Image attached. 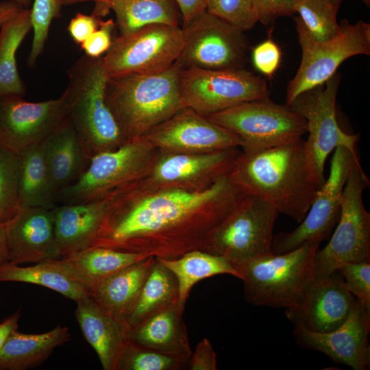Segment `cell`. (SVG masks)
<instances>
[{
	"label": "cell",
	"instance_id": "obj_1",
	"mask_svg": "<svg viewBox=\"0 0 370 370\" xmlns=\"http://www.w3.org/2000/svg\"><path fill=\"white\" fill-rule=\"evenodd\" d=\"M134 182L119 189L90 246L162 258L205 251L247 195L229 174L199 189L169 186L146 197Z\"/></svg>",
	"mask_w": 370,
	"mask_h": 370
},
{
	"label": "cell",
	"instance_id": "obj_2",
	"mask_svg": "<svg viewBox=\"0 0 370 370\" xmlns=\"http://www.w3.org/2000/svg\"><path fill=\"white\" fill-rule=\"evenodd\" d=\"M229 175L247 194L262 199L298 223L321 188L310 171L302 138L243 152Z\"/></svg>",
	"mask_w": 370,
	"mask_h": 370
},
{
	"label": "cell",
	"instance_id": "obj_3",
	"mask_svg": "<svg viewBox=\"0 0 370 370\" xmlns=\"http://www.w3.org/2000/svg\"><path fill=\"white\" fill-rule=\"evenodd\" d=\"M180 68L108 79L106 99L126 140L144 137L184 108Z\"/></svg>",
	"mask_w": 370,
	"mask_h": 370
},
{
	"label": "cell",
	"instance_id": "obj_4",
	"mask_svg": "<svg viewBox=\"0 0 370 370\" xmlns=\"http://www.w3.org/2000/svg\"><path fill=\"white\" fill-rule=\"evenodd\" d=\"M62 93L68 116L88 155L117 148L126 141L106 99L108 79L101 57L82 56L68 71Z\"/></svg>",
	"mask_w": 370,
	"mask_h": 370
},
{
	"label": "cell",
	"instance_id": "obj_5",
	"mask_svg": "<svg viewBox=\"0 0 370 370\" xmlns=\"http://www.w3.org/2000/svg\"><path fill=\"white\" fill-rule=\"evenodd\" d=\"M319 244L308 243L284 254L273 253L236 266L249 304L274 308L296 306L313 279Z\"/></svg>",
	"mask_w": 370,
	"mask_h": 370
},
{
	"label": "cell",
	"instance_id": "obj_6",
	"mask_svg": "<svg viewBox=\"0 0 370 370\" xmlns=\"http://www.w3.org/2000/svg\"><path fill=\"white\" fill-rule=\"evenodd\" d=\"M369 181L358 158L349 172L341 198L340 216L328 243L314 257V276L329 275L345 262H370V213L362 193Z\"/></svg>",
	"mask_w": 370,
	"mask_h": 370
},
{
	"label": "cell",
	"instance_id": "obj_7",
	"mask_svg": "<svg viewBox=\"0 0 370 370\" xmlns=\"http://www.w3.org/2000/svg\"><path fill=\"white\" fill-rule=\"evenodd\" d=\"M301 60L286 88V103L291 106L300 94L320 86L332 77L347 59L370 54V24L359 21L351 24L345 19L340 32L325 41L315 40L298 16L294 18Z\"/></svg>",
	"mask_w": 370,
	"mask_h": 370
},
{
	"label": "cell",
	"instance_id": "obj_8",
	"mask_svg": "<svg viewBox=\"0 0 370 370\" xmlns=\"http://www.w3.org/2000/svg\"><path fill=\"white\" fill-rule=\"evenodd\" d=\"M206 116L238 136L243 152L290 143L301 139L308 132L301 115L269 98L243 102Z\"/></svg>",
	"mask_w": 370,
	"mask_h": 370
},
{
	"label": "cell",
	"instance_id": "obj_9",
	"mask_svg": "<svg viewBox=\"0 0 370 370\" xmlns=\"http://www.w3.org/2000/svg\"><path fill=\"white\" fill-rule=\"evenodd\" d=\"M182 45L179 26L149 25L115 38L101 56L103 69L108 79L158 73L174 64Z\"/></svg>",
	"mask_w": 370,
	"mask_h": 370
},
{
	"label": "cell",
	"instance_id": "obj_10",
	"mask_svg": "<svg viewBox=\"0 0 370 370\" xmlns=\"http://www.w3.org/2000/svg\"><path fill=\"white\" fill-rule=\"evenodd\" d=\"M153 147L141 137L95 154L80 176L58 195L56 205L96 199L138 181L152 158Z\"/></svg>",
	"mask_w": 370,
	"mask_h": 370
},
{
	"label": "cell",
	"instance_id": "obj_11",
	"mask_svg": "<svg viewBox=\"0 0 370 370\" xmlns=\"http://www.w3.org/2000/svg\"><path fill=\"white\" fill-rule=\"evenodd\" d=\"M341 77L335 73L326 82L297 96L290 106L307 122L308 137L304 140L310 171L320 187L325 182L328 155L339 147L356 153L357 134L345 132L336 116V100Z\"/></svg>",
	"mask_w": 370,
	"mask_h": 370
},
{
	"label": "cell",
	"instance_id": "obj_12",
	"mask_svg": "<svg viewBox=\"0 0 370 370\" xmlns=\"http://www.w3.org/2000/svg\"><path fill=\"white\" fill-rule=\"evenodd\" d=\"M179 86L184 108L205 116L243 102L269 98L266 80L245 68L182 69Z\"/></svg>",
	"mask_w": 370,
	"mask_h": 370
},
{
	"label": "cell",
	"instance_id": "obj_13",
	"mask_svg": "<svg viewBox=\"0 0 370 370\" xmlns=\"http://www.w3.org/2000/svg\"><path fill=\"white\" fill-rule=\"evenodd\" d=\"M278 214L271 205L247 194L213 232L205 251L223 256L236 266L269 255L272 253Z\"/></svg>",
	"mask_w": 370,
	"mask_h": 370
},
{
	"label": "cell",
	"instance_id": "obj_14",
	"mask_svg": "<svg viewBox=\"0 0 370 370\" xmlns=\"http://www.w3.org/2000/svg\"><path fill=\"white\" fill-rule=\"evenodd\" d=\"M183 45L178 67L205 69L244 68L247 41L243 32L206 10L182 27Z\"/></svg>",
	"mask_w": 370,
	"mask_h": 370
},
{
	"label": "cell",
	"instance_id": "obj_15",
	"mask_svg": "<svg viewBox=\"0 0 370 370\" xmlns=\"http://www.w3.org/2000/svg\"><path fill=\"white\" fill-rule=\"evenodd\" d=\"M357 158V153L345 147L334 149L329 176L317 191L306 217L293 230L273 235V254H284L305 244H320L330 236L339 219L341 198L349 172Z\"/></svg>",
	"mask_w": 370,
	"mask_h": 370
},
{
	"label": "cell",
	"instance_id": "obj_16",
	"mask_svg": "<svg viewBox=\"0 0 370 370\" xmlns=\"http://www.w3.org/2000/svg\"><path fill=\"white\" fill-rule=\"evenodd\" d=\"M68 118L65 99L40 102L19 95L0 97V145L16 153L41 143Z\"/></svg>",
	"mask_w": 370,
	"mask_h": 370
},
{
	"label": "cell",
	"instance_id": "obj_17",
	"mask_svg": "<svg viewBox=\"0 0 370 370\" xmlns=\"http://www.w3.org/2000/svg\"><path fill=\"white\" fill-rule=\"evenodd\" d=\"M293 325V336L299 347L321 352L334 362L354 370L369 369L370 310L358 301H356L343 324L330 332H317L301 324Z\"/></svg>",
	"mask_w": 370,
	"mask_h": 370
},
{
	"label": "cell",
	"instance_id": "obj_18",
	"mask_svg": "<svg viewBox=\"0 0 370 370\" xmlns=\"http://www.w3.org/2000/svg\"><path fill=\"white\" fill-rule=\"evenodd\" d=\"M144 137L154 147L169 152L210 153L242 145L235 134L188 108H183Z\"/></svg>",
	"mask_w": 370,
	"mask_h": 370
},
{
	"label": "cell",
	"instance_id": "obj_19",
	"mask_svg": "<svg viewBox=\"0 0 370 370\" xmlns=\"http://www.w3.org/2000/svg\"><path fill=\"white\" fill-rule=\"evenodd\" d=\"M356 299L337 271L314 276L297 304L286 310L287 319L310 330L328 332L338 328L347 318Z\"/></svg>",
	"mask_w": 370,
	"mask_h": 370
},
{
	"label": "cell",
	"instance_id": "obj_20",
	"mask_svg": "<svg viewBox=\"0 0 370 370\" xmlns=\"http://www.w3.org/2000/svg\"><path fill=\"white\" fill-rule=\"evenodd\" d=\"M4 225L8 262L34 264L61 258L55 235L53 208H19Z\"/></svg>",
	"mask_w": 370,
	"mask_h": 370
},
{
	"label": "cell",
	"instance_id": "obj_21",
	"mask_svg": "<svg viewBox=\"0 0 370 370\" xmlns=\"http://www.w3.org/2000/svg\"><path fill=\"white\" fill-rule=\"evenodd\" d=\"M236 148L202 153L166 151L154 164L151 178L164 186L186 185L201 179L213 182L230 173L241 154Z\"/></svg>",
	"mask_w": 370,
	"mask_h": 370
},
{
	"label": "cell",
	"instance_id": "obj_22",
	"mask_svg": "<svg viewBox=\"0 0 370 370\" xmlns=\"http://www.w3.org/2000/svg\"><path fill=\"white\" fill-rule=\"evenodd\" d=\"M119 188L84 202L53 208L55 235L61 258L90 247Z\"/></svg>",
	"mask_w": 370,
	"mask_h": 370
},
{
	"label": "cell",
	"instance_id": "obj_23",
	"mask_svg": "<svg viewBox=\"0 0 370 370\" xmlns=\"http://www.w3.org/2000/svg\"><path fill=\"white\" fill-rule=\"evenodd\" d=\"M75 315L80 330L96 352L104 370H118L129 341L127 324L105 311L91 296L76 301Z\"/></svg>",
	"mask_w": 370,
	"mask_h": 370
},
{
	"label": "cell",
	"instance_id": "obj_24",
	"mask_svg": "<svg viewBox=\"0 0 370 370\" xmlns=\"http://www.w3.org/2000/svg\"><path fill=\"white\" fill-rule=\"evenodd\" d=\"M43 143L57 198L80 176L90 157L69 116Z\"/></svg>",
	"mask_w": 370,
	"mask_h": 370
},
{
	"label": "cell",
	"instance_id": "obj_25",
	"mask_svg": "<svg viewBox=\"0 0 370 370\" xmlns=\"http://www.w3.org/2000/svg\"><path fill=\"white\" fill-rule=\"evenodd\" d=\"M183 312L177 304L166 307L129 330V341L164 354L189 358L192 351Z\"/></svg>",
	"mask_w": 370,
	"mask_h": 370
},
{
	"label": "cell",
	"instance_id": "obj_26",
	"mask_svg": "<svg viewBox=\"0 0 370 370\" xmlns=\"http://www.w3.org/2000/svg\"><path fill=\"white\" fill-rule=\"evenodd\" d=\"M154 260L155 257L149 256L114 273L99 283L90 296L105 311L127 324Z\"/></svg>",
	"mask_w": 370,
	"mask_h": 370
},
{
	"label": "cell",
	"instance_id": "obj_27",
	"mask_svg": "<svg viewBox=\"0 0 370 370\" xmlns=\"http://www.w3.org/2000/svg\"><path fill=\"white\" fill-rule=\"evenodd\" d=\"M4 282L44 286L75 302L90 296L87 288L62 258L49 259L27 267L6 262L0 265V282Z\"/></svg>",
	"mask_w": 370,
	"mask_h": 370
},
{
	"label": "cell",
	"instance_id": "obj_28",
	"mask_svg": "<svg viewBox=\"0 0 370 370\" xmlns=\"http://www.w3.org/2000/svg\"><path fill=\"white\" fill-rule=\"evenodd\" d=\"M69 329L58 325L40 334L13 332L0 349V370H26L48 359L54 350L71 338Z\"/></svg>",
	"mask_w": 370,
	"mask_h": 370
},
{
	"label": "cell",
	"instance_id": "obj_29",
	"mask_svg": "<svg viewBox=\"0 0 370 370\" xmlns=\"http://www.w3.org/2000/svg\"><path fill=\"white\" fill-rule=\"evenodd\" d=\"M156 258L173 273L177 281L178 307L182 312L192 288L200 280L223 274L242 278L237 267L230 260L204 250H192L174 258Z\"/></svg>",
	"mask_w": 370,
	"mask_h": 370
},
{
	"label": "cell",
	"instance_id": "obj_30",
	"mask_svg": "<svg viewBox=\"0 0 370 370\" xmlns=\"http://www.w3.org/2000/svg\"><path fill=\"white\" fill-rule=\"evenodd\" d=\"M19 156L18 195L20 208L41 206L53 208L56 194L45 156L44 143L34 145Z\"/></svg>",
	"mask_w": 370,
	"mask_h": 370
},
{
	"label": "cell",
	"instance_id": "obj_31",
	"mask_svg": "<svg viewBox=\"0 0 370 370\" xmlns=\"http://www.w3.org/2000/svg\"><path fill=\"white\" fill-rule=\"evenodd\" d=\"M149 256L93 245L61 258L71 267L90 294L106 278Z\"/></svg>",
	"mask_w": 370,
	"mask_h": 370
},
{
	"label": "cell",
	"instance_id": "obj_32",
	"mask_svg": "<svg viewBox=\"0 0 370 370\" xmlns=\"http://www.w3.org/2000/svg\"><path fill=\"white\" fill-rule=\"evenodd\" d=\"M30 8H21L0 26V97L23 96L25 85L17 69L16 53L32 29Z\"/></svg>",
	"mask_w": 370,
	"mask_h": 370
},
{
	"label": "cell",
	"instance_id": "obj_33",
	"mask_svg": "<svg viewBox=\"0 0 370 370\" xmlns=\"http://www.w3.org/2000/svg\"><path fill=\"white\" fill-rule=\"evenodd\" d=\"M177 281L173 273L155 258L127 325L135 326L157 312L178 305Z\"/></svg>",
	"mask_w": 370,
	"mask_h": 370
},
{
	"label": "cell",
	"instance_id": "obj_34",
	"mask_svg": "<svg viewBox=\"0 0 370 370\" xmlns=\"http://www.w3.org/2000/svg\"><path fill=\"white\" fill-rule=\"evenodd\" d=\"M173 0H112L110 10L116 15L121 35L152 24L179 26V14Z\"/></svg>",
	"mask_w": 370,
	"mask_h": 370
},
{
	"label": "cell",
	"instance_id": "obj_35",
	"mask_svg": "<svg viewBox=\"0 0 370 370\" xmlns=\"http://www.w3.org/2000/svg\"><path fill=\"white\" fill-rule=\"evenodd\" d=\"M342 1L297 0L294 10L312 38L325 41L340 32L336 16Z\"/></svg>",
	"mask_w": 370,
	"mask_h": 370
},
{
	"label": "cell",
	"instance_id": "obj_36",
	"mask_svg": "<svg viewBox=\"0 0 370 370\" xmlns=\"http://www.w3.org/2000/svg\"><path fill=\"white\" fill-rule=\"evenodd\" d=\"M188 359L159 352L129 341L121 356L118 370L187 369Z\"/></svg>",
	"mask_w": 370,
	"mask_h": 370
},
{
	"label": "cell",
	"instance_id": "obj_37",
	"mask_svg": "<svg viewBox=\"0 0 370 370\" xmlns=\"http://www.w3.org/2000/svg\"><path fill=\"white\" fill-rule=\"evenodd\" d=\"M19 156L0 145V221L10 220L19 210Z\"/></svg>",
	"mask_w": 370,
	"mask_h": 370
},
{
	"label": "cell",
	"instance_id": "obj_38",
	"mask_svg": "<svg viewBox=\"0 0 370 370\" xmlns=\"http://www.w3.org/2000/svg\"><path fill=\"white\" fill-rule=\"evenodd\" d=\"M64 0H34L30 16L34 32L32 47L27 58L29 67L34 66L42 53L53 20L59 17Z\"/></svg>",
	"mask_w": 370,
	"mask_h": 370
},
{
	"label": "cell",
	"instance_id": "obj_39",
	"mask_svg": "<svg viewBox=\"0 0 370 370\" xmlns=\"http://www.w3.org/2000/svg\"><path fill=\"white\" fill-rule=\"evenodd\" d=\"M206 10L243 32L258 22L254 0H207Z\"/></svg>",
	"mask_w": 370,
	"mask_h": 370
},
{
	"label": "cell",
	"instance_id": "obj_40",
	"mask_svg": "<svg viewBox=\"0 0 370 370\" xmlns=\"http://www.w3.org/2000/svg\"><path fill=\"white\" fill-rule=\"evenodd\" d=\"M336 271L356 299L370 310V262H345Z\"/></svg>",
	"mask_w": 370,
	"mask_h": 370
},
{
	"label": "cell",
	"instance_id": "obj_41",
	"mask_svg": "<svg viewBox=\"0 0 370 370\" xmlns=\"http://www.w3.org/2000/svg\"><path fill=\"white\" fill-rule=\"evenodd\" d=\"M252 61L254 66L260 73L268 77L272 76L280 64V47L269 38L254 48Z\"/></svg>",
	"mask_w": 370,
	"mask_h": 370
},
{
	"label": "cell",
	"instance_id": "obj_42",
	"mask_svg": "<svg viewBox=\"0 0 370 370\" xmlns=\"http://www.w3.org/2000/svg\"><path fill=\"white\" fill-rule=\"evenodd\" d=\"M116 23L112 20L102 21L99 28L80 45L85 55L92 58L101 57L110 48L112 32Z\"/></svg>",
	"mask_w": 370,
	"mask_h": 370
},
{
	"label": "cell",
	"instance_id": "obj_43",
	"mask_svg": "<svg viewBox=\"0 0 370 370\" xmlns=\"http://www.w3.org/2000/svg\"><path fill=\"white\" fill-rule=\"evenodd\" d=\"M297 0H254L258 22L264 25L278 18L295 14Z\"/></svg>",
	"mask_w": 370,
	"mask_h": 370
},
{
	"label": "cell",
	"instance_id": "obj_44",
	"mask_svg": "<svg viewBox=\"0 0 370 370\" xmlns=\"http://www.w3.org/2000/svg\"><path fill=\"white\" fill-rule=\"evenodd\" d=\"M187 369H217V354L208 338H203L196 345L188 359Z\"/></svg>",
	"mask_w": 370,
	"mask_h": 370
},
{
	"label": "cell",
	"instance_id": "obj_45",
	"mask_svg": "<svg viewBox=\"0 0 370 370\" xmlns=\"http://www.w3.org/2000/svg\"><path fill=\"white\" fill-rule=\"evenodd\" d=\"M101 21L92 14L87 15L78 12L70 21L67 30L73 40L80 45L99 28Z\"/></svg>",
	"mask_w": 370,
	"mask_h": 370
},
{
	"label": "cell",
	"instance_id": "obj_46",
	"mask_svg": "<svg viewBox=\"0 0 370 370\" xmlns=\"http://www.w3.org/2000/svg\"><path fill=\"white\" fill-rule=\"evenodd\" d=\"M178 6L183 20V27L196 15L206 10L207 0H173Z\"/></svg>",
	"mask_w": 370,
	"mask_h": 370
},
{
	"label": "cell",
	"instance_id": "obj_47",
	"mask_svg": "<svg viewBox=\"0 0 370 370\" xmlns=\"http://www.w3.org/2000/svg\"><path fill=\"white\" fill-rule=\"evenodd\" d=\"M20 317V312L17 311L0 323V349L12 333L17 330Z\"/></svg>",
	"mask_w": 370,
	"mask_h": 370
},
{
	"label": "cell",
	"instance_id": "obj_48",
	"mask_svg": "<svg viewBox=\"0 0 370 370\" xmlns=\"http://www.w3.org/2000/svg\"><path fill=\"white\" fill-rule=\"evenodd\" d=\"M21 8H23L9 0L0 1V26Z\"/></svg>",
	"mask_w": 370,
	"mask_h": 370
},
{
	"label": "cell",
	"instance_id": "obj_49",
	"mask_svg": "<svg viewBox=\"0 0 370 370\" xmlns=\"http://www.w3.org/2000/svg\"><path fill=\"white\" fill-rule=\"evenodd\" d=\"M92 1L95 2V5L92 12V14L101 18L106 16L110 11L109 8V3L112 0H64V3H75Z\"/></svg>",
	"mask_w": 370,
	"mask_h": 370
},
{
	"label": "cell",
	"instance_id": "obj_50",
	"mask_svg": "<svg viewBox=\"0 0 370 370\" xmlns=\"http://www.w3.org/2000/svg\"><path fill=\"white\" fill-rule=\"evenodd\" d=\"M8 262L4 223L0 221V265Z\"/></svg>",
	"mask_w": 370,
	"mask_h": 370
},
{
	"label": "cell",
	"instance_id": "obj_51",
	"mask_svg": "<svg viewBox=\"0 0 370 370\" xmlns=\"http://www.w3.org/2000/svg\"><path fill=\"white\" fill-rule=\"evenodd\" d=\"M24 8H29L33 0H9Z\"/></svg>",
	"mask_w": 370,
	"mask_h": 370
},
{
	"label": "cell",
	"instance_id": "obj_52",
	"mask_svg": "<svg viewBox=\"0 0 370 370\" xmlns=\"http://www.w3.org/2000/svg\"><path fill=\"white\" fill-rule=\"evenodd\" d=\"M363 2L368 6H369L370 0H363Z\"/></svg>",
	"mask_w": 370,
	"mask_h": 370
},
{
	"label": "cell",
	"instance_id": "obj_53",
	"mask_svg": "<svg viewBox=\"0 0 370 370\" xmlns=\"http://www.w3.org/2000/svg\"><path fill=\"white\" fill-rule=\"evenodd\" d=\"M363 1V0H362Z\"/></svg>",
	"mask_w": 370,
	"mask_h": 370
}]
</instances>
